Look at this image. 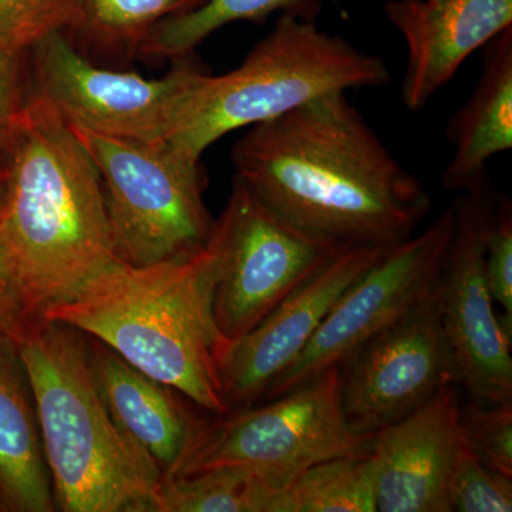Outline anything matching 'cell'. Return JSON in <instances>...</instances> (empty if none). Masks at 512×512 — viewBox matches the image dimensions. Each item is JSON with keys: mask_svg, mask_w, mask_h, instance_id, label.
Listing matches in <instances>:
<instances>
[{"mask_svg": "<svg viewBox=\"0 0 512 512\" xmlns=\"http://www.w3.org/2000/svg\"><path fill=\"white\" fill-rule=\"evenodd\" d=\"M376 436L350 426L340 367H333L275 399L198 419L183 457L164 480L221 466L298 474L332 458L369 453Z\"/></svg>", "mask_w": 512, "mask_h": 512, "instance_id": "cell-7", "label": "cell"}, {"mask_svg": "<svg viewBox=\"0 0 512 512\" xmlns=\"http://www.w3.org/2000/svg\"><path fill=\"white\" fill-rule=\"evenodd\" d=\"M194 55L171 62L161 79L94 63L53 30L29 49L30 92L73 130L130 140H168L177 126Z\"/></svg>", "mask_w": 512, "mask_h": 512, "instance_id": "cell-9", "label": "cell"}, {"mask_svg": "<svg viewBox=\"0 0 512 512\" xmlns=\"http://www.w3.org/2000/svg\"><path fill=\"white\" fill-rule=\"evenodd\" d=\"M483 69L470 99L447 127L453 157L441 183L447 192L491 188L488 161L512 148V28L483 47Z\"/></svg>", "mask_w": 512, "mask_h": 512, "instance_id": "cell-17", "label": "cell"}, {"mask_svg": "<svg viewBox=\"0 0 512 512\" xmlns=\"http://www.w3.org/2000/svg\"><path fill=\"white\" fill-rule=\"evenodd\" d=\"M36 319L0 242V333L18 342Z\"/></svg>", "mask_w": 512, "mask_h": 512, "instance_id": "cell-28", "label": "cell"}, {"mask_svg": "<svg viewBox=\"0 0 512 512\" xmlns=\"http://www.w3.org/2000/svg\"><path fill=\"white\" fill-rule=\"evenodd\" d=\"M99 170L119 261L151 265L197 254L214 220L204 202L201 158L170 141L74 130Z\"/></svg>", "mask_w": 512, "mask_h": 512, "instance_id": "cell-6", "label": "cell"}, {"mask_svg": "<svg viewBox=\"0 0 512 512\" xmlns=\"http://www.w3.org/2000/svg\"><path fill=\"white\" fill-rule=\"evenodd\" d=\"M231 160L235 177L276 211L345 245L400 244L431 210L430 192L346 92L248 128Z\"/></svg>", "mask_w": 512, "mask_h": 512, "instance_id": "cell-1", "label": "cell"}, {"mask_svg": "<svg viewBox=\"0 0 512 512\" xmlns=\"http://www.w3.org/2000/svg\"><path fill=\"white\" fill-rule=\"evenodd\" d=\"M29 94V50L0 46V136L12 131Z\"/></svg>", "mask_w": 512, "mask_h": 512, "instance_id": "cell-27", "label": "cell"}, {"mask_svg": "<svg viewBox=\"0 0 512 512\" xmlns=\"http://www.w3.org/2000/svg\"><path fill=\"white\" fill-rule=\"evenodd\" d=\"M460 400L448 383L377 433L376 512H450L447 485L461 443Z\"/></svg>", "mask_w": 512, "mask_h": 512, "instance_id": "cell-15", "label": "cell"}, {"mask_svg": "<svg viewBox=\"0 0 512 512\" xmlns=\"http://www.w3.org/2000/svg\"><path fill=\"white\" fill-rule=\"evenodd\" d=\"M210 242L217 252L215 322L227 340L254 329L346 247L289 220L238 177Z\"/></svg>", "mask_w": 512, "mask_h": 512, "instance_id": "cell-8", "label": "cell"}, {"mask_svg": "<svg viewBox=\"0 0 512 512\" xmlns=\"http://www.w3.org/2000/svg\"><path fill=\"white\" fill-rule=\"evenodd\" d=\"M384 15L407 49L402 100L423 110L468 57L512 28V0H389Z\"/></svg>", "mask_w": 512, "mask_h": 512, "instance_id": "cell-14", "label": "cell"}, {"mask_svg": "<svg viewBox=\"0 0 512 512\" xmlns=\"http://www.w3.org/2000/svg\"><path fill=\"white\" fill-rule=\"evenodd\" d=\"M322 0H205L197 9L160 23L141 46L138 59L174 62L194 55L195 49L229 23H261L279 13L316 22Z\"/></svg>", "mask_w": 512, "mask_h": 512, "instance_id": "cell-21", "label": "cell"}, {"mask_svg": "<svg viewBox=\"0 0 512 512\" xmlns=\"http://www.w3.org/2000/svg\"><path fill=\"white\" fill-rule=\"evenodd\" d=\"M0 242L42 318L119 261L96 164L72 127L30 92L10 131Z\"/></svg>", "mask_w": 512, "mask_h": 512, "instance_id": "cell-2", "label": "cell"}, {"mask_svg": "<svg viewBox=\"0 0 512 512\" xmlns=\"http://www.w3.org/2000/svg\"><path fill=\"white\" fill-rule=\"evenodd\" d=\"M493 187L451 202L454 231L441 266V322L454 369L473 400L512 403V335L495 313L485 275Z\"/></svg>", "mask_w": 512, "mask_h": 512, "instance_id": "cell-11", "label": "cell"}, {"mask_svg": "<svg viewBox=\"0 0 512 512\" xmlns=\"http://www.w3.org/2000/svg\"><path fill=\"white\" fill-rule=\"evenodd\" d=\"M298 474L221 466L170 478L161 483L158 512H279L285 490Z\"/></svg>", "mask_w": 512, "mask_h": 512, "instance_id": "cell-20", "label": "cell"}, {"mask_svg": "<svg viewBox=\"0 0 512 512\" xmlns=\"http://www.w3.org/2000/svg\"><path fill=\"white\" fill-rule=\"evenodd\" d=\"M389 82L382 57L323 32L315 22L281 15L235 69L212 74L198 64L167 141L201 158L232 131L274 120L326 94Z\"/></svg>", "mask_w": 512, "mask_h": 512, "instance_id": "cell-5", "label": "cell"}, {"mask_svg": "<svg viewBox=\"0 0 512 512\" xmlns=\"http://www.w3.org/2000/svg\"><path fill=\"white\" fill-rule=\"evenodd\" d=\"M485 275L493 301L503 309L501 322L512 335V205L497 194L485 234Z\"/></svg>", "mask_w": 512, "mask_h": 512, "instance_id": "cell-25", "label": "cell"}, {"mask_svg": "<svg viewBox=\"0 0 512 512\" xmlns=\"http://www.w3.org/2000/svg\"><path fill=\"white\" fill-rule=\"evenodd\" d=\"M35 397L55 505L64 512H158L163 474L107 409L87 336L46 318L18 340Z\"/></svg>", "mask_w": 512, "mask_h": 512, "instance_id": "cell-4", "label": "cell"}, {"mask_svg": "<svg viewBox=\"0 0 512 512\" xmlns=\"http://www.w3.org/2000/svg\"><path fill=\"white\" fill-rule=\"evenodd\" d=\"M392 247L346 245L254 329L227 340L218 356V377L228 409L258 403L311 342L342 293Z\"/></svg>", "mask_w": 512, "mask_h": 512, "instance_id": "cell-13", "label": "cell"}, {"mask_svg": "<svg viewBox=\"0 0 512 512\" xmlns=\"http://www.w3.org/2000/svg\"><path fill=\"white\" fill-rule=\"evenodd\" d=\"M205 0H66L62 32L84 56L119 69L138 59L148 35L165 20Z\"/></svg>", "mask_w": 512, "mask_h": 512, "instance_id": "cell-19", "label": "cell"}, {"mask_svg": "<svg viewBox=\"0 0 512 512\" xmlns=\"http://www.w3.org/2000/svg\"><path fill=\"white\" fill-rule=\"evenodd\" d=\"M10 133L0 136V211H2L3 201H5L6 188H8L10 173Z\"/></svg>", "mask_w": 512, "mask_h": 512, "instance_id": "cell-29", "label": "cell"}, {"mask_svg": "<svg viewBox=\"0 0 512 512\" xmlns=\"http://www.w3.org/2000/svg\"><path fill=\"white\" fill-rule=\"evenodd\" d=\"M55 507L28 373L16 340L0 333V511Z\"/></svg>", "mask_w": 512, "mask_h": 512, "instance_id": "cell-18", "label": "cell"}, {"mask_svg": "<svg viewBox=\"0 0 512 512\" xmlns=\"http://www.w3.org/2000/svg\"><path fill=\"white\" fill-rule=\"evenodd\" d=\"M450 512H511L512 477L481 463L461 437L447 485Z\"/></svg>", "mask_w": 512, "mask_h": 512, "instance_id": "cell-23", "label": "cell"}, {"mask_svg": "<svg viewBox=\"0 0 512 512\" xmlns=\"http://www.w3.org/2000/svg\"><path fill=\"white\" fill-rule=\"evenodd\" d=\"M279 512H376L372 451L305 468L286 488Z\"/></svg>", "mask_w": 512, "mask_h": 512, "instance_id": "cell-22", "label": "cell"}, {"mask_svg": "<svg viewBox=\"0 0 512 512\" xmlns=\"http://www.w3.org/2000/svg\"><path fill=\"white\" fill-rule=\"evenodd\" d=\"M339 367L343 412L362 434L379 433L416 412L441 387L456 384L441 322L440 278L413 311Z\"/></svg>", "mask_w": 512, "mask_h": 512, "instance_id": "cell-12", "label": "cell"}, {"mask_svg": "<svg viewBox=\"0 0 512 512\" xmlns=\"http://www.w3.org/2000/svg\"><path fill=\"white\" fill-rule=\"evenodd\" d=\"M87 342L94 379L111 417L153 458L164 480L183 457L197 417L173 387L137 369L100 340L87 336Z\"/></svg>", "mask_w": 512, "mask_h": 512, "instance_id": "cell-16", "label": "cell"}, {"mask_svg": "<svg viewBox=\"0 0 512 512\" xmlns=\"http://www.w3.org/2000/svg\"><path fill=\"white\" fill-rule=\"evenodd\" d=\"M217 252L151 265L117 261L42 318L80 330L212 414L229 412L218 377L227 339L214 316Z\"/></svg>", "mask_w": 512, "mask_h": 512, "instance_id": "cell-3", "label": "cell"}, {"mask_svg": "<svg viewBox=\"0 0 512 512\" xmlns=\"http://www.w3.org/2000/svg\"><path fill=\"white\" fill-rule=\"evenodd\" d=\"M66 0H0V46L29 50L62 29Z\"/></svg>", "mask_w": 512, "mask_h": 512, "instance_id": "cell-26", "label": "cell"}, {"mask_svg": "<svg viewBox=\"0 0 512 512\" xmlns=\"http://www.w3.org/2000/svg\"><path fill=\"white\" fill-rule=\"evenodd\" d=\"M454 222L451 204L429 227L387 249L342 293L311 342L276 377L258 403L291 392L342 365L423 302L439 282Z\"/></svg>", "mask_w": 512, "mask_h": 512, "instance_id": "cell-10", "label": "cell"}, {"mask_svg": "<svg viewBox=\"0 0 512 512\" xmlns=\"http://www.w3.org/2000/svg\"><path fill=\"white\" fill-rule=\"evenodd\" d=\"M460 431L481 463L512 477V403L473 400L461 406Z\"/></svg>", "mask_w": 512, "mask_h": 512, "instance_id": "cell-24", "label": "cell"}]
</instances>
